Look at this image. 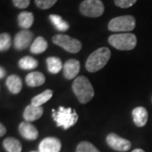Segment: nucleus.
<instances>
[{
	"mask_svg": "<svg viewBox=\"0 0 152 152\" xmlns=\"http://www.w3.org/2000/svg\"><path fill=\"white\" fill-rule=\"evenodd\" d=\"M72 90L82 104L88 103L95 95L91 83L85 76L76 77L72 85Z\"/></svg>",
	"mask_w": 152,
	"mask_h": 152,
	"instance_id": "f257e3e1",
	"label": "nucleus"
},
{
	"mask_svg": "<svg viewBox=\"0 0 152 152\" xmlns=\"http://www.w3.org/2000/svg\"><path fill=\"white\" fill-rule=\"evenodd\" d=\"M111 58V51L107 48H101L93 52L88 57L86 63V69L91 73L101 70Z\"/></svg>",
	"mask_w": 152,
	"mask_h": 152,
	"instance_id": "f03ea898",
	"label": "nucleus"
},
{
	"mask_svg": "<svg viewBox=\"0 0 152 152\" xmlns=\"http://www.w3.org/2000/svg\"><path fill=\"white\" fill-rule=\"evenodd\" d=\"M53 118L56 122L58 127H62L64 129H68L70 127L74 126L79 119V116L75 110L71 107H59L56 111L53 109Z\"/></svg>",
	"mask_w": 152,
	"mask_h": 152,
	"instance_id": "7ed1b4c3",
	"label": "nucleus"
},
{
	"mask_svg": "<svg viewBox=\"0 0 152 152\" xmlns=\"http://www.w3.org/2000/svg\"><path fill=\"white\" fill-rule=\"evenodd\" d=\"M108 42L112 47L118 50L129 51L136 47L137 37L132 33H118L110 36Z\"/></svg>",
	"mask_w": 152,
	"mask_h": 152,
	"instance_id": "20e7f679",
	"label": "nucleus"
},
{
	"mask_svg": "<svg viewBox=\"0 0 152 152\" xmlns=\"http://www.w3.org/2000/svg\"><path fill=\"white\" fill-rule=\"evenodd\" d=\"M136 26L134 17L132 15H123L115 17L108 23V30L113 32L128 33L132 31Z\"/></svg>",
	"mask_w": 152,
	"mask_h": 152,
	"instance_id": "39448f33",
	"label": "nucleus"
},
{
	"mask_svg": "<svg viewBox=\"0 0 152 152\" xmlns=\"http://www.w3.org/2000/svg\"><path fill=\"white\" fill-rule=\"evenodd\" d=\"M53 42L70 53H77L82 48V44L79 40L63 34L55 35L53 37Z\"/></svg>",
	"mask_w": 152,
	"mask_h": 152,
	"instance_id": "423d86ee",
	"label": "nucleus"
},
{
	"mask_svg": "<svg viewBox=\"0 0 152 152\" xmlns=\"http://www.w3.org/2000/svg\"><path fill=\"white\" fill-rule=\"evenodd\" d=\"M104 10L103 3L101 0H84L80 5V11L82 15L91 18L102 16Z\"/></svg>",
	"mask_w": 152,
	"mask_h": 152,
	"instance_id": "0eeeda50",
	"label": "nucleus"
},
{
	"mask_svg": "<svg viewBox=\"0 0 152 152\" xmlns=\"http://www.w3.org/2000/svg\"><path fill=\"white\" fill-rule=\"evenodd\" d=\"M107 143L112 149L117 151H128L131 148L129 140L124 139L114 133H111L107 136Z\"/></svg>",
	"mask_w": 152,
	"mask_h": 152,
	"instance_id": "6e6552de",
	"label": "nucleus"
},
{
	"mask_svg": "<svg viewBox=\"0 0 152 152\" xmlns=\"http://www.w3.org/2000/svg\"><path fill=\"white\" fill-rule=\"evenodd\" d=\"M34 34L29 30H22L17 33L15 37L14 45L17 50H24L27 48L32 42Z\"/></svg>",
	"mask_w": 152,
	"mask_h": 152,
	"instance_id": "1a4fd4ad",
	"label": "nucleus"
},
{
	"mask_svg": "<svg viewBox=\"0 0 152 152\" xmlns=\"http://www.w3.org/2000/svg\"><path fill=\"white\" fill-rule=\"evenodd\" d=\"M61 141L55 137H47L39 144V152H60Z\"/></svg>",
	"mask_w": 152,
	"mask_h": 152,
	"instance_id": "9d476101",
	"label": "nucleus"
},
{
	"mask_svg": "<svg viewBox=\"0 0 152 152\" xmlns=\"http://www.w3.org/2000/svg\"><path fill=\"white\" fill-rule=\"evenodd\" d=\"M80 69V64L78 60L73 59V58L68 60L64 64V68H63L64 75L67 80L75 79L78 75Z\"/></svg>",
	"mask_w": 152,
	"mask_h": 152,
	"instance_id": "9b49d317",
	"label": "nucleus"
},
{
	"mask_svg": "<svg viewBox=\"0 0 152 152\" xmlns=\"http://www.w3.org/2000/svg\"><path fill=\"white\" fill-rule=\"evenodd\" d=\"M19 132L28 140H34L38 137V130L30 122H23L19 125Z\"/></svg>",
	"mask_w": 152,
	"mask_h": 152,
	"instance_id": "f8f14e48",
	"label": "nucleus"
},
{
	"mask_svg": "<svg viewBox=\"0 0 152 152\" xmlns=\"http://www.w3.org/2000/svg\"><path fill=\"white\" fill-rule=\"evenodd\" d=\"M43 114V108L42 107H36L32 104H30L27 106L24 113L23 118L26 120V122H33L39 119Z\"/></svg>",
	"mask_w": 152,
	"mask_h": 152,
	"instance_id": "ddd939ff",
	"label": "nucleus"
},
{
	"mask_svg": "<svg viewBox=\"0 0 152 152\" xmlns=\"http://www.w3.org/2000/svg\"><path fill=\"white\" fill-rule=\"evenodd\" d=\"M132 117L136 126L144 127L148 121V112L143 107H138L133 110Z\"/></svg>",
	"mask_w": 152,
	"mask_h": 152,
	"instance_id": "4468645a",
	"label": "nucleus"
},
{
	"mask_svg": "<svg viewBox=\"0 0 152 152\" xmlns=\"http://www.w3.org/2000/svg\"><path fill=\"white\" fill-rule=\"evenodd\" d=\"M6 86L12 94H18L22 89V80L16 75H10L6 80Z\"/></svg>",
	"mask_w": 152,
	"mask_h": 152,
	"instance_id": "2eb2a0df",
	"label": "nucleus"
},
{
	"mask_svg": "<svg viewBox=\"0 0 152 152\" xmlns=\"http://www.w3.org/2000/svg\"><path fill=\"white\" fill-rule=\"evenodd\" d=\"M46 80V78L41 72H31L26 77V83L28 86L37 87L42 86Z\"/></svg>",
	"mask_w": 152,
	"mask_h": 152,
	"instance_id": "dca6fc26",
	"label": "nucleus"
},
{
	"mask_svg": "<svg viewBox=\"0 0 152 152\" xmlns=\"http://www.w3.org/2000/svg\"><path fill=\"white\" fill-rule=\"evenodd\" d=\"M34 22V15L31 12L24 11L18 15V25L23 30H28L32 26Z\"/></svg>",
	"mask_w": 152,
	"mask_h": 152,
	"instance_id": "f3484780",
	"label": "nucleus"
},
{
	"mask_svg": "<svg viewBox=\"0 0 152 152\" xmlns=\"http://www.w3.org/2000/svg\"><path fill=\"white\" fill-rule=\"evenodd\" d=\"M48 47V42L42 37H37L31 45V53L33 54H40L44 53Z\"/></svg>",
	"mask_w": 152,
	"mask_h": 152,
	"instance_id": "a211bd4d",
	"label": "nucleus"
},
{
	"mask_svg": "<svg viewBox=\"0 0 152 152\" xmlns=\"http://www.w3.org/2000/svg\"><path fill=\"white\" fill-rule=\"evenodd\" d=\"M46 63L48 66V70L49 71V73L53 75H56L59 73L64 68L61 59L57 57H49L46 60Z\"/></svg>",
	"mask_w": 152,
	"mask_h": 152,
	"instance_id": "6ab92c4d",
	"label": "nucleus"
},
{
	"mask_svg": "<svg viewBox=\"0 0 152 152\" xmlns=\"http://www.w3.org/2000/svg\"><path fill=\"white\" fill-rule=\"evenodd\" d=\"M3 145L7 152H21L22 151L21 143L13 137L5 139L3 142Z\"/></svg>",
	"mask_w": 152,
	"mask_h": 152,
	"instance_id": "aec40b11",
	"label": "nucleus"
},
{
	"mask_svg": "<svg viewBox=\"0 0 152 152\" xmlns=\"http://www.w3.org/2000/svg\"><path fill=\"white\" fill-rule=\"evenodd\" d=\"M49 20H51L52 24L54 26V27L59 31L64 32V31H68L69 28V23L58 15H50Z\"/></svg>",
	"mask_w": 152,
	"mask_h": 152,
	"instance_id": "412c9836",
	"label": "nucleus"
},
{
	"mask_svg": "<svg viewBox=\"0 0 152 152\" xmlns=\"http://www.w3.org/2000/svg\"><path fill=\"white\" fill-rule=\"evenodd\" d=\"M53 94V91L46 90V91H44L43 92H42L41 94L36 96L35 97H33L31 104H32L36 107H42V105L46 103L48 101H49L52 98Z\"/></svg>",
	"mask_w": 152,
	"mask_h": 152,
	"instance_id": "4be33fe9",
	"label": "nucleus"
},
{
	"mask_svg": "<svg viewBox=\"0 0 152 152\" xmlns=\"http://www.w3.org/2000/svg\"><path fill=\"white\" fill-rule=\"evenodd\" d=\"M19 67L25 70H31L38 66V61L31 56H26L20 59L18 63Z\"/></svg>",
	"mask_w": 152,
	"mask_h": 152,
	"instance_id": "5701e85b",
	"label": "nucleus"
},
{
	"mask_svg": "<svg viewBox=\"0 0 152 152\" xmlns=\"http://www.w3.org/2000/svg\"><path fill=\"white\" fill-rule=\"evenodd\" d=\"M76 152H100L96 147L88 141L80 142L76 148Z\"/></svg>",
	"mask_w": 152,
	"mask_h": 152,
	"instance_id": "b1692460",
	"label": "nucleus"
},
{
	"mask_svg": "<svg viewBox=\"0 0 152 152\" xmlns=\"http://www.w3.org/2000/svg\"><path fill=\"white\" fill-rule=\"evenodd\" d=\"M11 37L8 33H2L0 35V51L5 52L10 48Z\"/></svg>",
	"mask_w": 152,
	"mask_h": 152,
	"instance_id": "393cba45",
	"label": "nucleus"
},
{
	"mask_svg": "<svg viewBox=\"0 0 152 152\" xmlns=\"http://www.w3.org/2000/svg\"><path fill=\"white\" fill-rule=\"evenodd\" d=\"M58 0H35V4L41 10H48L54 5Z\"/></svg>",
	"mask_w": 152,
	"mask_h": 152,
	"instance_id": "a878e982",
	"label": "nucleus"
},
{
	"mask_svg": "<svg viewBox=\"0 0 152 152\" xmlns=\"http://www.w3.org/2000/svg\"><path fill=\"white\" fill-rule=\"evenodd\" d=\"M137 2V0H114V4L116 6L122 8V9H127L132 7Z\"/></svg>",
	"mask_w": 152,
	"mask_h": 152,
	"instance_id": "bb28decb",
	"label": "nucleus"
},
{
	"mask_svg": "<svg viewBox=\"0 0 152 152\" xmlns=\"http://www.w3.org/2000/svg\"><path fill=\"white\" fill-rule=\"evenodd\" d=\"M12 2L18 9H26L30 4V0H12Z\"/></svg>",
	"mask_w": 152,
	"mask_h": 152,
	"instance_id": "cd10ccee",
	"label": "nucleus"
},
{
	"mask_svg": "<svg viewBox=\"0 0 152 152\" xmlns=\"http://www.w3.org/2000/svg\"><path fill=\"white\" fill-rule=\"evenodd\" d=\"M6 134V128L3 124H0V136H4Z\"/></svg>",
	"mask_w": 152,
	"mask_h": 152,
	"instance_id": "c85d7f7f",
	"label": "nucleus"
},
{
	"mask_svg": "<svg viewBox=\"0 0 152 152\" xmlns=\"http://www.w3.org/2000/svg\"><path fill=\"white\" fill-rule=\"evenodd\" d=\"M0 72H1V74H0V78L3 79V78L5 76V70H4V69L3 67L0 68Z\"/></svg>",
	"mask_w": 152,
	"mask_h": 152,
	"instance_id": "c756f323",
	"label": "nucleus"
},
{
	"mask_svg": "<svg viewBox=\"0 0 152 152\" xmlns=\"http://www.w3.org/2000/svg\"><path fill=\"white\" fill-rule=\"evenodd\" d=\"M132 152H145V151H143L142 149H135V150H134Z\"/></svg>",
	"mask_w": 152,
	"mask_h": 152,
	"instance_id": "7c9ffc66",
	"label": "nucleus"
},
{
	"mask_svg": "<svg viewBox=\"0 0 152 152\" xmlns=\"http://www.w3.org/2000/svg\"><path fill=\"white\" fill-rule=\"evenodd\" d=\"M32 152H39V151H32Z\"/></svg>",
	"mask_w": 152,
	"mask_h": 152,
	"instance_id": "2f4dec72",
	"label": "nucleus"
}]
</instances>
